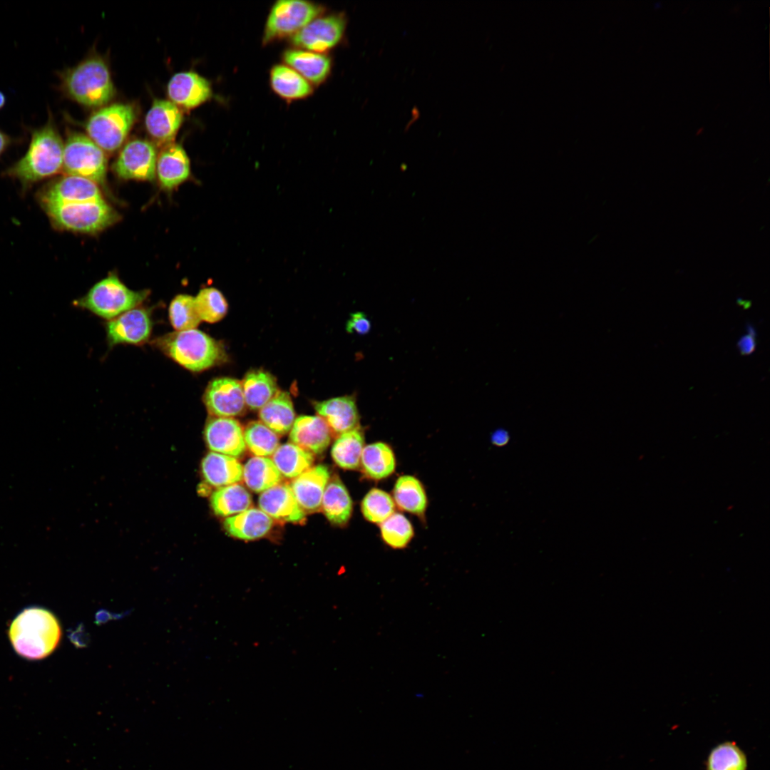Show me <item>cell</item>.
Wrapping results in <instances>:
<instances>
[{"instance_id": "cell-2", "label": "cell", "mask_w": 770, "mask_h": 770, "mask_svg": "<svg viewBox=\"0 0 770 770\" xmlns=\"http://www.w3.org/2000/svg\"><path fill=\"white\" fill-rule=\"evenodd\" d=\"M15 651L29 659L48 656L56 648L61 630L56 617L41 607H29L13 620L9 631Z\"/></svg>"}, {"instance_id": "cell-34", "label": "cell", "mask_w": 770, "mask_h": 770, "mask_svg": "<svg viewBox=\"0 0 770 770\" xmlns=\"http://www.w3.org/2000/svg\"><path fill=\"white\" fill-rule=\"evenodd\" d=\"M272 460L282 476L295 478L312 467L314 455L290 442L279 446Z\"/></svg>"}, {"instance_id": "cell-37", "label": "cell", "mask_w": 770, "mask_h": 770, "mask_svg": "<svg viewBox=\"0 0 770 770\" xmlns=\"http://www.w3.org/2000/svg\"><path fill=\"white\" fill-rule=\"evenodd\" d=\"M244 438L246 447L255 456H270L279 446L277 434L261 421L249 423L244 430Z\"/></svg>"}, {"instance_id": "cell-24", "label": "cell", "mask_w": 770, "mask_h": 770, "mask_svg": "<svg viewBox=\"0 0 770 770\" xmlns=\"http://www.w3.org/2000/svg\"><path fill=\"white\" fill-rule=\"evenodd\" d=\"M273 520L258 508H249L227 517L223 522L226 533L234 538L252 540L265 536L273 526Z\"/></svg>"}, {"instance_id": "cell-29", "label": "cell", "mask_w": 770, "mask_h": 770, "mask_svg": "<svg viewBox=\"0 0 770 770\" xmlns=\"http://www.w3.org/2000/svg\"><path fill=\"white\" fill-rule=\"evenodd\" d=\"M270 79L273 91L287 100L302 99L311 95L313 91L311 83L287 65L278 64L273 66Z\"/></svg>"}, {"instance_id": "cell-36", "label": "cell", "mask_w": 770, "mask_h": 770, "mask_svg": "<svg viewBox=\"0 0 770 770\" xmlns=\"http://www.w3.org/2000/svg\"><path fill=\"white\" fill-rule=\"evenodd\" d=\"M706 766L707 770H746L747 758L735 742L725 741L711 750Z\"/></svg>"}, {"instance_id": "cell-23", "label": "cell", "mask_w": 770, "mask_h": 770, "mask_svg": "<svg viewBox=\"0 0 770 770\" xmlns=\"http://www.w3.org/2000/svg\"><path fill=\"white\" fill-rule=\"evenodd\" d=\"M201 473L206 486L222 488L242 480L243 467L236 458L209 452L201 461Z\"/></svg>"}, {"instance_id": "cell-3", "label": "cell", "mask_w": 770, "mask_h": 770, "mask_svg": "<svg viewBox=\"0 0 770 770\" xmlns=\"http://www.w3.org/2000/svg\"><path fill=\"white\" fill-rule=\"evenodd\" d=\"M58 76L63 94L85 106H103L115 93L108 67L100 57H89Z\"/></svg>"}, {"instance_id": "cell-5", "label": "cell", "mask_w": 770, "mask_h": 770, "mask_svg": "<svg viewBox=\"0 0 770 770\" xmlns=\"http://www.w3.org/2000/svg\"><path fill=\"white\" fill-rule=\"evenodd\" d=\"M57 228L81 233L102 230L118 220L116 211L103 199L42 206Z\"/></svg>"}, {"instance_id": "cell-33", "label": "cell", "mask_w": 770, "mask_h": 770, "mask_svg": "<svg viewBox=\"0 0 770 770\" xmlns=\"http://www.w3.org/2000/svg\"><path fill=\"white\" fill-rule=\"evenodd\" d=\"M252 500L250 493L241 484L235 483L219 488L210 497L213 512L221 517H230L250 508Z\"/></svg>"}, {"instance_id": "cell-7", "label": "cell", "mask_w": 770, "mask_h": 770, "mask_svg": "<svg viewBox=\"0 0 770 770\" xmlns=\"http://www.w3.org/2000/svg\"><path fill=\"white\" fill-rule=\"evenodd\" d=\"M63 143L64 173L103 184L107 170L104 151L88 136L78 132L68 130Z\"/></svg>"}, {"instance_id": "cell-12", "label": "cell", "mask_w": 770, "mask_h": 770, "mask_svg": "<svg viewBox=\"0 0 770 770\" xmlns=\"http://www.w3.org/2000/svg\"><path fill=\"white\" fill-rule=\"evenodd\" d=\"M157 158L153 144L145 140L135 139L123 148L113 169L123 179L152 180L156 173Z\"/></svg>"}, {"instance_id": "cell-35", "label": "cell", "mask_w": 770, "mask_h": 770, "mask_svg": "<svg viewBox=\"0 0 770 770\" xmlns=\"http://www.w3.org/2000/svg\"><path fill=\"white\" fill-rule=\"evenodd\" d=\"M364 445V433L357 427L338 436L332 447V458L339 467L355 470L360 466Z\"/></svg>"}, {"instance_id": "cell-41", "label": "cell", "mask_w": 770, "mask_h": 770, "mask_svg": "<svg viewBox=\"0 0 770 770\" xmlns=\"http://www.w3.org/2000/svg\"><path fill=\"white\" fill-rule=\"evenodd\" d=\"M381 535L384 543L392 548L407 546L414 536L411 522L401 513H394L381 523Z\"/></svg>"}, {"instance_id": "cell-28", "label": "cell", "mask_w": 770, "mask_h": 770, "mask_svg": "<svg viewBox=\"0 0 770 770\" xmlns=\"http://www.w3.org/2000/svg\"><path fill=\"white\" fill-rule=\"evenodd\" d=\"M241 384L245 404L252 410L260 409L279 391L275 377L262 369L247 372Z\"/></svg>"}, {"instance_id": "cell-14", "label": "cell", "mask_w": 770, "mask_h": 770, "mask_svg": "<svg viewBox=\"0 0 770 770\" xmlns=\"http://www.w3.org/2000/svg\"><path fill=\"white\" fill-rule=\"evenodd\" d=\"M204 436L207 446L213 452L239 458L246 449L244 430L233 418L210 417L205 424Z\"/></svg>"}, {"instance_id": "cell-6", "label": "cell", "mask_w": 770, "mask_h": 770, "mask_svg": "<svg viewBox=\"0 0 770 770\" xmlns=\"http://www.w3.org/2000/svg\"><path fill=\"white\" fill-rule=\"evenodd\" d=\"M148 293V290L130 289L117 276L111 274L94 284L74 304L102 318L112 319L139 305Z\"/></svg>"}, {"instance_id": "cell-30", "label": "cell", "mask_w": 770, "mask_h": 770, "mask_svg": "<svg viewBox=\"0 0 770 770\" xmlns=\"http://www.w3.org/2000/svg\"><path fill=\"white\" fill-rule=\"evenodd\" d=\"M360 466L367 478L381 480L394 473L396 458L389 445L384 442H376L364 447Z\"/></svg>"}, {"instance_id": "cell-25", "label": "cell", "mask_w": 770, "mask_h": 770, "mask_svg": "<svg viewBox=\"0 0 770 770\" xmlns=\"http://www.w3.org/2000/svg\"><path fill=\"white\" fill-rule=\"evenodd\" d=\"M283 60L308 82L320 84L329 75L331 60L321 53L302 49H289L284 51Z\"/></svg>"}, {"instance_id": "cell-45", "label": "cell", "mask_w": 770, "mask_h": 770, "mask_svg": "<svg viewBox=\"0 0 770 770\" xmlns=\"http://www.w3.org/2000/svg\"><path fill=\"white\" fill-rule=\"evenodd\" d=\"M13 142V138L0 129V156L11 146Z\"/></svg>"}, {"instance_id": "cell-18", "label": "cell", "mask_w": 770, "mask_h": 770, "mask_svg": "<svg viewBox=\"0 0 770 770\" xmlns=\"http://www.w3.org/2000/svg\"><path fill=\"white\" fill-rule=\"evenodd\" d=\"M168 95L175 105L190 109L207 101L212 96V88L210 82L197 73L180 72L170 78Z\"/></svg>"}, {"instance_id": "cell-15", "label": "cell", "mask_w": 770, "mask_h": 770, "mask_svg": "<svg viewBox=\"0 0 770 770\" xmlns=\"http://www.w3.org/2000/svg\"><path fill=\"white\" fill-rule=\"evenodd\" d=\"M152 321L148 309H131L106 324L107 337L110 344H140L145 342L151 333Z\"/></svg>"}, {"instance_id": "cell-22", "label": "cell", "mask_w": 770, "mask_h": 770, "mask_svg": "<svg viewBox=\"0 0 770 770\" xmlns=\"http://www.w3.org/2000/svg\"><path fill=\"white\" fill-rule=\"evenodd\" d=\"M156 173L160 185L172 190L185 181L190 173V160L183 147L170 143L157 158Z\"/></svg>"}, {"instance_id": "cell-8", "label": "cell", "mask_w": 770, "mask_h": 770, "mask_svg": "<svg viewBox=\"0 0 770 770\" xmlns=\"http://www.w3.org/2000/svg\"><path fill=\"white\" fill-rule=\"evenodd\" d=\"M135 114L131 105H110L90 116L86 124V132L103 150L113 152L125 141L135 122Z\"/></svg>"}, {"instance_id": "cell-27", "label": "cell", "mask_w": 770, "mask_h": 770, "mask_svg": "<svg viewBox=\"0 0 770 770\" xmlns=\"http://www.w3.org/2000/svg\"><path fill=\"white\" fill-rule=\"evenodd\" d=\"M259 417L265 426L277 435L289 432L295 420L293 403L285 391L277 393L259 411Z\"/></svg>"}, {"instance_id": "cell-43", "label": "cell", "mask_w": 770, "mask_h": 770, "mask_svg": "<svg viewBox=\"0 0 770 770\" xmlns=\"http://www.w3.org/2000/svg\"><path fill=\"white\" fill-rule=\"evenodd\" d=\"M754 337V332L751 329L747 334L740 338L737 345L741 354H750L754 351L756 346Z\"/></svg>"}, {"instance_id": "cell-4", "label": "cell", "mask_w": 770, "mask_h": 770, "mask_svg": "<svg viewBox=\"0 0 770 770\" xmlns=\"http://www.w3.org/2000/svg\"><path fill=\"white\" fill-rule=\"evenodd\" d=\"M155 344L179 365L194 372L213 366L224 355L217 341L196 329L167 334L158 338Z\"/></svg>"}, {"instance_id": "cell-13", "label": "cell", "mask_w": 770, "mask_h": 770, "mask_svg": "<svg viewBox=\"0 0 770 770\" xmlns=\"http://www.w3.org/2000/svg\"><path fill=\"white\" fill-rule=\"evenodd\" d=\"M203 401L210 414L218 417L240 415L246 405L241 382L229 377L212 380L205 389Z\"/></svg>"}, {"instance_id": "cell-9", "label": "cell", "mask_w": 770, "mask_h": 770, "mask_svg": "<svg viewBox=\"0 0 770 770\" xmlns=\"http://www.w3.org/2000/svg\"><path fill=\"white\" fill-rule=\"evenodd\" d=\"M324 7L307 1L279 0L271 8L265 26L264 44L292 36L311 21L321 16Z\"/></svg>"}, {"instance_id": "cell-16", "label": "cell", "mask_w": 770, "mask_h": 770, "mask_svg": "<svg viewBox=\"0 0 770 770\" xmlns=\"http://www.w3.org/2000/svg\"><path fill=\"white\" fill-rule=\"evenodd\" d=\"M258 505L263 512L277 520L298 523L305 518L289 485L278 483L261 493Z\"/></svg>"}, {"instance_id": "cell-19", "label": "cell", "mask_w": 770, "mask_h": 770, "mask_svg": "<svg viewBox=\"0 0 770 770\" xmlns=\"http://www.w3.org/2000/svg\"><path fill=\"white\" fill-rule=\"evenodd\" d=\"M332 431L319 416H299L290 430L292 443L314 454L322 453L329 446Z\"/></svg>"}, {"instance_id": "cell-11", "label": "cell", "mask_w": 770, "mask_h": 770, "mask_svg": "<svg viewBox=\"0 0 770 770\" xmlns=\"http://www.w3.org/2000/svg\"><path fill=\"white\" fill-rule=\"evenodd\" d=\"M40 205L103 200L97 184L88 179L66 175L45 185L38 192Z\"/></svg>"}, {"instance_id": "cell-40", "label": "cell", "mask_w": 770, "mask_h": 770, "mask_svg": "<svg viewBox=\"0 0 770 770\" xmlns=\"http://www.w3.org/2000/svg\"><path fill=\"white\" fill-rule=\"evenodd\" d=\"M168 314L170 324L176 331L195 329L201 322L194 297L188 294L177 295L170 304Z\"/></svg>"}, {"instance_id": "cell-44", "label": "cell", "mask_w": 770, "mask_h": 770, "mask_svg": "<svg viewBox=\"0 0 770 770\" xmlns=\"http://www.w3.org/2000/svg\"><path fill=\"white\" fill-rule=\"evenodd\" d=\"M509 439L508 433L503 429L496 430L491 436V441L496 446H503Z\"/></svg>"}, {"instance_id": "cell-21", "label": "cell", "mask_w": 770, "mask_h": 770, "mask_svg": "<svg viewBox=\"0 0 770 770\" xmlns=\"http://www.w3.org/2000/svg\"><path fill=\"white\" fill-rule=\"evenodd\" d=\"M314 409L337 436L359 427V415L353 396H344L314 403Z\"/></svg>"}, {"instance_id": "cell-32", "label": "cell", "mask_w": 770, "mask_h": 770, "mask_svg": "<svg viewBox=\"0 0 770 770\" xmlns=\"http://www.w3.org/2000/svg\"><path fill=\"white\" fill-rule=\"evenodd\" d=\"M242 479L250 490L262 493L279 483L282 476L272 459L254 456L245 464Z\"/></svg>"}, {"instance_id": "cell-10", "label": "cell", "mask_w": 770, "mask_h": 770, "mask_svg": "<svg viewBox=\"0 0 770 770\" xmlns=\"http://www.w3.org/2000/svg\"><path fill=\"white\" fill-rule=\"evenodd\" d=\"M346 28L342 14L319 16L291 36V43L299 49L321 53L335 46Z\"/></svg>"}, {"instance_id": "cell-46", "label": "cell", "mask_w": 770, "mask_h": 770, "mask_svg": "<svg viewBox=\"0 0 770 770\" xmlns=\"http://www.w3.org/2000/svg\"><path fill=\"white\" fill-rule=\"evenodd\" d=\"M6 104V96L0 91V109L3 108Z\"/></svg>"}, {"instance_id": "cell-38", "label": "cell", "mask_w": 770, "mask_h": 770, "mask_svg": "<svg viewBox=\"0 0 770 770\" xmlns=\"http://www.w3.org/2000/svg\"><path fill=\"white\" fill-rule=\"evenodd\" d=\"M195 306L200 320L214 323L222 319L227 312L228 305L223 294L217 289H201L194 297Z\"/></svg>"}, {"instance_id": "cell-39", "label": "cell", "mask_w": 770, "mask_h": 770, "mask_svg": "<svg viewBox=\"0 0 770 770\" xmlns=\"http://www.w3.org/2000/svg\"><path fill=\"white\" fill-rule=\"evenodd\" d=\"M395 503L386 491L374 488L364 497L361 509L366 520L374 523H381L395 511Z\"/></svg>"}, {"instance_id": "cell-20", "label": "cell", "mask_w": 770, "mask_h": 770, "mask_svg": "<svg viewBox=\"0 0 770 770\" xmlns=\"http://www.w3.org/2000/svg\"><path fill=\"white\" fill-rule=\"evenodd\" d=\"M183 121V114L171 101L155 99L145 116L148 133L158 143L168 145L174 140Z\"/></svg>"}, {"instance_id": "cell-42", "label": "cell", "mask_w": 770, "mask_h": 770, "mask_svg": "<svg viewBox=\"0 0 770 770\" xmlns=\"http://www.w3.org/2000/svg\"><path fill=\"white\" fill-rule=\"evenodd\" d=\"M346 331L349 333L366 334L371 329V322L366 314L362 312H355L351 314L346 325Z\"/></svg>"}, {"instance_id": "cell-1", "label": "cell", "mask_w": 770, "mask_h": 770, "mask_svg": "<svg viewBox=\"0 0 770 770\" xmlns=\"http://www.w3.org/2000/svg\"><path fill=\"white\" fill-rule=\"evenodd\" d=\"M30 132L26 152L6 171L25 187L54 176L63 169L64 143L52 113H48L43 125Z\"/></svg>"}, {"instance_id": "cell-31", "label": "cell", "mask_w": 770, "mask_h": 770, "mask_svg": "<svg viewBox=\"0 0 770 770\" xmlns=\"http://www.w3.org/2000/svg\"><path fill=\"white\" fill-rule=\"evenodd\" d=\"M394 501L401 510L417 515L424 514L427 507V496L421 481L413 476L404 475L396 480Z\"/></svg>"}, {"instance_id": "cell-17", "label": "cell", "mask_w": 770, "mask_h": 770, "mask_svg": "<svg viewBox=\"0 0 770 770\" xmlns=\"http://www.w3.org/2000/svg\"><path fill=\"white\" fill-rule=\"evenodd\" d=\"M330 473L324 465H317L294 478L290 487L302 510L314 513L321 508L322 497Z\"/></svg>"}, {"instance_id": "cell-26", "label": "cell", "mask_w": 770, "mask_h": 770, "mask_svg": "<svg viewBox=\"0 0 770 770\" xmlns=\"http://www.w3.org/2000/svg\"><path fill=\"white\" fill-rule=\"evenodd\" d=\"M321 508L328 520L334 525H344L349 520L353 510L352 500L346 488L337 476L327 483Z\"/></svg>"}]
</instances>
